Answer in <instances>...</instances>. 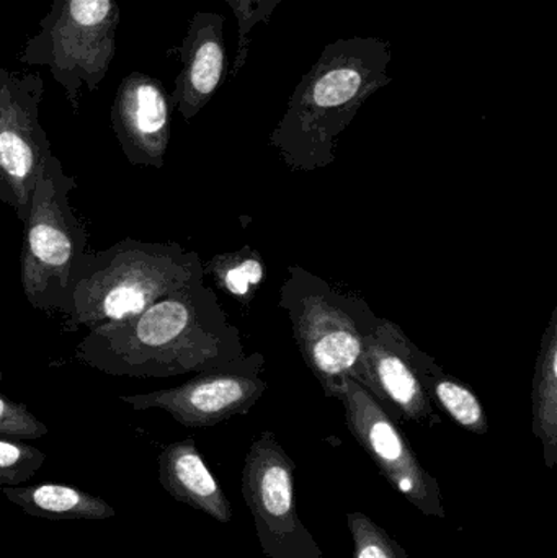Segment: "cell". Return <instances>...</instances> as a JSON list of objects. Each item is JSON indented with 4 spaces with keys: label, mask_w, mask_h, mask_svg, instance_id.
<instances>
[{
    "label": "cell",
    "mask_w": 557,
    "mask_h": 558,
    "mask_svg": "<svg viewBox=\"0 0 557 558\" xmlns=\"http://www.w3.org/2000/svg\"><path fill=\"white\" fill-rule=\"evenodd\" d=\"M254 356L205 281L157 299L134 317L94 328L75 348V357L100 373L141 379L244 366Z\"/></svg>",
    "instance_id": "cell-1"
},
{
    "label": "cell",
    "mask_w": 557,
    "mask_h": 558,
    "mask_svg": "<svg viewBox=\"0 0 557 558\" xmlns=\"http://www.w3.org/2000/svg\"><path fill=\"white\" fill-rule=\"evenodd\" d=\"M391 45L373 36L339 38L324 48L268 141L288 169L314 172L336 162L340 134L372 95L391 84Z\"/></svg>",
    "instance_id": "cell-2"
},
{
    "label": "cell",
    "mask_w": 557,
    "mask_h": 558,
    "mask_svg": "<svg viewBox=\"0 0 557 558\" xmlns=\"http://www.w3.org/2000/svg\"><path fill=\"white\" fill-rule=\"evenodd\" d=\"M205 281L196 252L177 242L123 239L107 251L85 252L71 278L69 327L88 330L124 320L177 289Z\"/></svg>",
    "instance_id": "cell-3"
},
{
    "label": "cell",
    "mask_w": 557,
    "mask_h": 558,
    "mask_svg": "<svg viewBox=\"0 0 557 558\" xmlns=\"http://www.w3.org/2000/svg\"><path fill=\"white\" fill-rule=\"evenodd\" d=\"M298 350L327 397L337 399L353 377L368 335L379 324L368 302L334 288L301 265H291L280 289Z\"/></svg>",
    "instance_id": "cell-4"
},
{
    "label": "cell",
    "mask_w": 557,
    "mask_h": 558,
    "mask_svg": "<svg viewBox=\"0 0 557 558\" xmlns=\"http://www.w3.org/2000/svg\"><path fill=\"white\" fill-rule=\"evenodd\" d=\"M75 186V177L52 156L36 180L23 222L20 282L26 301L39 311L68 314L72 274L87 252V231L69 198Z\"/></svg>",
    "instance_id": "cell-5"
},
{
    "label": "cell",
    "mask_w": 557,
    "mask_h": 558,
    "mask_svg": "<svg viewBox=\"0 0 557 558\" xmlns=\"http://www.w3.org/2000/svg\"><path fill=\"white\" fill-rule=\"evenodd\" d=\"M120 20L117 0H52L39 32L26 39L16 59L48 68L78 114L82 88L94 94L110 71Z\"/></svg>",
    "instance_id": "cell-6"
},
{
    "label": "cell",
    "mask_w": 557,
    "mask_h": 558,
    "mask_svg": "<svg viewBox=\"0 0 557 558\" xmlns=\"http://www.w3.org/2000/svg\"><path fill=\"white\" fill-rule=\"evenodd\" d=\"M296 468L271 432L254 439L242 469V497L265 558H323L296 510Z\"/></svg>",
    "instance_id": "cell-7"
},
{
    "label": "cell",
    "mask_w": 557,
    "mask_h": 558,
    "mask_svg": "<svg viewBox=\"0 0 557 558\" xmlns=\"http://www.w3.org/2000/svg\"><path fill=\"white\" fill-rule=\"evenodd\" d=\"M45 81L38 72L0 65V203L25 222L36 180L51 159V143L39 121Z\"/></svg>",
    "instance_id": "cell-8"
},
{
    "label": "cell",
    "mask_w": 557,
    "mask_h": 558,
    "mask_svg": "<svg viewBox=\"0 0 557 558\" xmlns=\"http://www.w3.org/2000/svg\"><path fill=\"white\" fill-rule=\"evenodd\" d=\"M337 400L346 409V422L353 438L365 449L386 481L425 517L445 514L440 484L419 462L396 420L355 379L343 383Z\"/></svg>",
    "instance_id": "cell-9"
},
{
    "label": "cell",
    "mask_w": 557,
    "mask_h": 558,
    "mask_svg": "<svg viewBox=\"0 0 557 558\" xmlns=\"http://www.w3.org/2000/svg\"><path fill=\"white\" fill-rule=\"evenodd\" d=\"M265 357L255 353L244 366L203 371L169 389L120 397L136 412L162 410L185 428H209L232 416L247 415L268 389L261 376Z\"/></svg>",
    "instance_id": "cell-10"
},
{
    "label": "cell",
    "mask_w": 557,
    "mask_h": 558,
    "mask_svg": "<svg viewBox=\"0 0 557 558\" xmlns=\"http://www.w3.org/2000/svg\"><path fill=\"white\" fill-rule=\"evenodd\" d=\"M412 340L401 327L379 318L368 335L352 379L362 384L395 420L434 426L440 422L411 363Z\"/></svg>",
    "instance_id": "cell-11"
},
{
    "label": "cell",
    "mask_w": 557,
    "mask_h": 558,
    "mask_svg": "<svg viewBox=\"0 0 557 558\" xmlns=\"http://www.w3.org/2000/svg\"><path fill=\"white\" fill-rule=\"evenodd\" d=\"M172 111L159 78L134 71L120 82L110 121L131 166L162 169L172 136Z\"/></svg>",
    "instance_id": "cell-12"
},
{
    "label": "cell",
    "mask_w": 557,
    "mask_h": 558,
    "mask_svg": "<svg viewBox=\"0 0 557 558\" xmlns=\"http://www.w3.org/2000/svg\"><path fill=\"white\" fill-rule=\"evenodd\" d=\"M182 61L175 77L170 104L192 121L215 97L228 77L225 45V16L216 12H196L189 23L185 38L173 48Z\"/></svg>",
    "instance_id": "cell-13"
},
{
    "label": "cell",
    "mask_w": 557,
    "mask_h": 558,
    "mask_svg": "<svg viewBox=\"0 0 557 558\" xmlns=\"http://www.w3.org/2000/svg\"><path fill=\"white\" fill-rule=\"evenodd\" d=\"M157 462L160 485L173 500L208 514L218 523H231V504L192 438L166 446Z\"/></svg>",
    "instance_id": "cell-14"
},
{
    "label": "cell",
    "mask_w": 557,
    "mask_h": 558,
    "mask_svg": "<svg viewBox=\"0 0 557 558\" xmlns=\"http://www.w3.org/2000/svg\"><path fill=\"white\" fill-rule=\"evenodd\" d=\"M0 490L7 500L29 517L55 521H107L117 517V511L107 501L71 485L39 484Z\"/></svg>",
    "instance_id": "cell-15"
},
{
    "label": "cell",
    "mask_w": 557,
    "mask_h": 558,
    "mask_svg": "<svg viewBox=\"0 0 557 558\" xmlns=\"http://www.w3.org/2000/svg\"><path fill=\"white\" fill-rule=\"evenodd\" d=\"M411 363L432 402L437 403L451 420L467 432L486 435L489 432L486 410L474 390L444 367L412 341Z\"/></svg>",
    "instance_id": "cell-16"
},
{
    "label": "cell",
    "mask_w": 557,
    "mask_h": 558,
    "mask_svg": "<svg viewBox=\"0 0 557 558\" xmlns=\"http://www.w3.org/2000/svg\"><path fill=\"white\" fill-rule=\"evenodd\" d=\"M532 429L542 441L545 464H557V307L542 335L532 389Z\"/></svg>",
    "instance_id": "cell-17"
},
{
    "label": "cell",
    "mask_w": 557,
    "mask_h": 558,
    "mask_svg": "<svg viewBox=\"0 0 557 558\" xmlns=\"http://www.w3.org/2000/svg\"><path fill=\"white\" fill-rule=\"evenodd\" d=\"M205 277H209L226 294L249 305L257 295L258 289L267 277L264 258L255 248H239L235 252L218 254L203 264Z\"/></svg>",
    "instance_id": "cell-18"
},
{
    "label": "cell",
    "mask_w": 557,
    "mask_h": 558,
    "mask_svg": "<svg viewBox=\"0 0 557 558\" xmlns=\"http://www.w3.org/2000/svg\"><path fill=\"white\" fill-rule=\"evenodd\" d=\"M46 454L22 439L0 438V488L22 487L45 464Z\"/></svg>",
    "instance_id": "cell-19"
},
{
    "label": "cell",
    "mask_w": 557,
    "mask_h": 558,
    "mask_svg": "<svg viewBox=\"0 0 557 558\" xmlns=\"http://www.w3.org/2000/svg\"><path fill=\"white\" fill-rule=\"evenodd\" d=\"M355 558H409L404 547L396 543L372 518L355 511L347 514Z\"/></svg>",
    "instance_id": "cell-20"
},
{
    "label": "cell",
    "mask_w": 557,
    "mask_h": 558,
    "mask_svg": "<svg viewBox=\"0 0 557 558\" xmlns=\"http://www.w3.org/2000/svg\"><path fill=\"white\" fill-rule=\"evenodd\" d=\"M238 19V56L232 64L231 77H235L247 62L249 45H251L252 29L255 25H267L270 22L271 13L277 9L278 3L283 0H226Z\"/></svg>",
    "instance_id": "cell-21"
},
{
    "label": "cell",
    "mask_w": 557,
    "mask_h": 558,
    "mask_svg": "<svg viewBox=\"0 0 557 558\" xmlns=\"http://www.w3.org/2000/svg\"><path fill=\"white\" fill-rule=\"evenodd\" d=\"M49 429L23 403L0 393V438L38 439Z\"/></svg>",
    "instance_id": "cell-22"
},
{
    "label": "cell",
    "mask_w": 557,
    "mask_h": 558,
    "mask_svg": "<svg viewBox=\"0 0 557 558\" xmlns=\"http://www.w3.org/2000/svg\"><path fill=\"white\" fill-rule=\"evenodd\" d=\"M3 379V374H2V371H0V380Z\"/></svg>",
    "instance_id": "cell-23"
}]
</instances>
